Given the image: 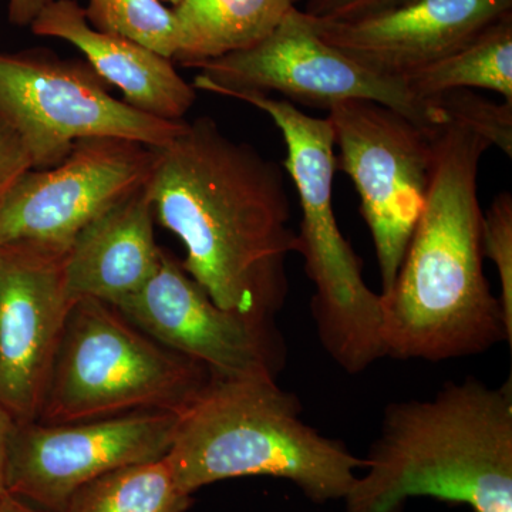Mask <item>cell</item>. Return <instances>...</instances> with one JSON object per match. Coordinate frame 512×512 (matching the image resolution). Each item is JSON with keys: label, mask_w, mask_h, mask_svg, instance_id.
Wrapping results in <instances>:
<instances>
[{"label": "cell", "mask_w": 512, "mask_h": 512, "mask_svg": "<svg viewBox=\"0 0 512 512\" xmlns=\"http://www.w3.org/2000/svg\"><path fill=\"white\" fill-rule=\"evenodd\" d=\"M291 2L293 3V5L296 6V3H299V2H306V3H308L309 0H291Z\"/></svg>", "instance_id": "29"}, {"label": "cell", "mask_w": 512, "mask_h": 512, "mask_svg": "<svg viewBox=\"0 0 512 512\" xmlns=\"http://www.w3.org/2000/svg\"><path fill=\"white\" fill-rule=\"evenodd\" d=\"M0 121L19 138L35 170L62 163L87 138L163 148L185 123L134 109L110 93L86 60L62 59L45 49L0 52Z\"/></svg>", "instance_id": "7"}, {"label": "cell", "mask_w": 512, "mask_h": 512, "mask_svg": "<svg viewBox=\"0 0 512 512\" xmlns=\"http://www.w3.org/2000/svg\"><path fill=\"white\" fill-rule=\"evenodd\" d=\"M0 512H47L42 508L35 507L28 503V501L22 500V498L15 497V495L9 494L6 491L5 494L0 497Z\"/></svg>", "instance_id": "27"}, {"label": "cell", "mask_w": 512, "mask_h": 512, "mask_svg": "<svg viewBox=\"0 0 512 512\" xmlns=\"http://www.w3.org/2000/svg\"><path fill=\"white\" fill-rule=\"evenodd\" d=\"M53 0H9L8 13L12 25L30 26L40 12Z\"/></svg>", "instance_id": "25"}, {"label": "cell", "mask_w": 512, "mask_h": 512, "mask_svg": "<svg viewBox=\"0 0 512 512\" xmlns=\"http://www.w3.org/2000/svg\"><path fill=\"white\" fill-rule=\"evenodd\" d=\"M214 375L96 299L74 303L39 419L63 424L137 412L184 413Z\"/></svg>", "instance_id": "6"}, {"label": "cell", "mask_w": 512, "mask_h": 512, "mask_svg": "<svg viewBox=\"0 0 512 512\" xmlns=\"http://www.w3.org/2000/svg\"><path fill=\"white\" fill-rule=\"evenodd\" d=\"M146 190L156 220L183 242L185 272L215 305L271 320L298 252L281 167L200 117L156 148Z\"/></svg>", "instance_id": "1"}, {"label": "cell", "mask_w": 512, "mask_h": 512, "mask_svg": "<svg viewBox=\"0 0 512 512\" xmlns=\"http://www.w3.org/2000/svg\"><path fill=\"white\" fill-rule=\"evenodd\" d=\"M64 256L28 244L0 247V407L15 423L39 419L74 305Z\"/></svg>", "instance_id": "13"}, {"label": "cell", "mask_w": 512, "mask_h": 512, "mask_svg": "<svg viewBox=\"0 0 512 512\" xmlns=\"http://www.w3.org/2000/svg\"><path fill=\"white\" fill-rule=\"evenodd\" d=\"M146 185L128 195L77 235L64 256V284L74 303L96 299L113 305L140 291L163 258L154 234Z\"/></svg>", "instance_id": "16"}, {"label": "cell", "mask_w": 512, "mask_h": 512, "mask_svg": "<svg viewBox=\"0 0 512 512\" xmlns=\"http://www.w3.org/2000/svg\"><path fill=\"white\" fill-rule=\"evenodd\" d=\"M301 413L274 377H214L178 419L165 456L175 484L192 495L229 478L266 476L291 481L313 503L343 501L365 458L322 436Z\"/></svg>", "instance_id": "4"}, {"label": "cell", "mask_w": 512, "mask_h": 512, "mask_svg": "<svg viewBox=\"0 0 512 512\" xmlns=\"http://www.w3.org/2000/svg\"><path fill=\"white\" fill-rule=\"evenodd\" d=\"M84 13L100 32L127 37L167 59L177 55V19L173 8L160 0H89Z\"/></svg>", "instance_id": "20"}, {"label": "cell", "mask_w": 512, "mask_h": 512, "mask_svg": "<svg viewBox=\"0 0 512 512\" xmlns=\"http://www.w3.org/2000/svg\"><path fill=\"white\" fill-rule=\"evenodd\" d=\"M194 67L201 73L192 87L220 96L278 92L296 103L322 109L367 100L397 111L420 127L434 130L447 123L434 99H420L403 80L360 66L325 42L311 18L296 6L258 45Z\"/></svg>", "instance_id": "8"}, {"label": "cell", "mask_w": 512, "mask_h": 512, "mask_svg": "<svg viewBox=\"0 0 512 512\" xmlns=\"http://www.w3.org/2000/svg\"><path fill=\"white\" fill-rule=\"evenodd\" d=\"M512 12V0H406L350 20L311 18L329 45L380 76L403 80Z\"/></svg>", "instance_id": "14"}, {"label": "cell", "mask_w": 512, "mask_h": 512, "mask_svg": "<svg viewBox=\"0 0 512 512\" xmlns=\"http://www.w3.org/2000/svg\"><path fill=\"white\" fill-rule=\"evenodd\" d=\"M30 29L36 36L77 47L100 79L117 87L127 104L148 116L183 121L197 100V90L185 82L173 60L127 37L92 28L76 0H53Z\"/></svg>", "instance_id": "15"}, {"label": "cell", "mask_w": 512, "mask_h": 512, "mask_svg": "<svg viewBox=\"0 0 512 512\" xmlns=\"http://www.w3.org/2000/svg\"><path fill=\"white\" fill-rule=\"evenodd\" d=\"M160 2H163L164 5H170L171 8H175V6L180 5V3H183L184 0H160Z\"/></svg>", "instance_id": "28"}, {"label": "cell", "mask_w": 512, "mask_h": 512, "mask_svg": "<svg viewBox=\"0 0 512 512\" xmlns=\"http://www.w3.org/2000/svg\"><path fill=\"white\" fill-rule=\"evenodd\" d=\"M227 97L264 111L286 144L285 167L301 204L298 252L315 285L312 315L323 348L350 375L384 355L382 302L363 279V262L340 231L333 211L336 147L328 119L308 116L288 100L265 93L232 92Z\"/></svg>", "instance_id": "5"}, {"label": "cell", "mask_w": 512, "mask_h": 512, "mask_svg": "<svg viewBox=\"0 0 512 512\" xmlns=\"http://www.w3.org/2000/svg\"><path fill=\"white\" fill-rule=\"evenodd\" d=\"M336 167L349 175L360 198L379 264L382 293L389 292L419 221L434 164L439 128H424L389 107L350 100L329 107Z\"/></svg>", "instance_id": "9"}, {"label": "cell", "mask_w": 512, "mask_h": 512, "mask_svg": "<svg viewBox=\"0 0 512 512\" xmlns=\"http://www.w3.org/2000/svg\"><path fill=\"white\" fill-rule=\"evenodd\" d=\"M490 147L453 121L436 131L423 211L392 288L380 295L384 355L441 362L511 345L481 252L477 175Z\"/></svg>", "instance_id": "2"}, {"label": "cell", "mask_w": 512, "mask_h": 512, "mask_svg": "<svg viewBox=\"0 0 512 512\" xmlns=\"http://www.w3.org/2000/svg\"><path fill=\"white\" fill-rule=\"evenodd\" d=\"M481 252L490 259L500 278V303L512 335V195L501 192L483 214Z\"/></svg>", "instance_id": "22"}, {"label": "cell", "mask_w": 512, "mask_h": 512, "mask_svg": "<svg viewBox=\"0 0 512 512\" xmlns=\"http://www.w3.org/2000/svg\"><path fill=\"white\" fill-rule=\"evenodd\" d=\"M403 82L423 100L453 90L485 89L512 101V12Z\"/></svg>", "instance_id": "18"}, {"label": "cell", "mask_w": 512, "mask_h": 512, "mask_svg": "<svg viewBox=\"0 0 512 512\" xmlns=\"http://www.w3.org/2000/svg\"><path fill=\"white\" fill-rule=\"evenodd\" d=\"M156 148L123 138H87L62 163L29 168L0 198V247L28 244L67 254L90 222L143 188Z\"/></svg>", "instance_id": "10"}, {"label": "cell", "mask_w": 512, "mask_h": 512, "mask_svg": "<svg viewBox=\"0 0 512 512\" xmlns=\"http://www.w3.org/2000/svg\"><path fill=\"white\" fill-rule=\"evenodd\" d=\"M433 99L447 121L470 128L512 157V101L495 103L471 90H453Z\"/></svg>", "instance_id": "21"}, {"label": "cell", "mask_w": 512, "mask_h": 512, "mask_svg": "<svg viewBox=\"0 0 512 512\" xmlns=\"http://www.w3.org/2000/svg\"><path fill=\"white\" fill-rule=\"evenodd\" d=\"M343 498L345 512H404L412 498L512 512V383L468 377L429 400L393 403Z\"/></svg>", "instance_id": "3"}, {"label": "cell", "mask_w": 512, "mask_h": 512, "mask_svg": "<svg viewBox=\"0 0 512 512\" xmlns=\"http://www.w3.org/2000/svg\"><path fill=\"white\" fill-rule=\"evenodd\" d=\"M293 6L291 0H184L173 8L180 36L173 62L194 67L251 49Z\"/></svg>", "instance_id": "17"}, {"label": "cell", "mask_w": 512, "mask_h": 512, "mask_svg": "<svg viewBox=\"0 0 512 512\" xmlns=\"http://www.w3.org/2000/svg\"><path fill=\"white\" fill-rule=\"evenodd\" d=\"M13 424L12 416L0 407V497L6 493V458Z\"/></svg>", "instance_id": "26"}, {"label": "cell", "mask_w": 512, "mask_h": 512, "mask_svg": "<svg viewBox=\"0 0 512 512\" xmlns=\"http://www.w3.org/2000/svg\"><path fill=\"white\" fill-rule=\"evenodd\" d=\"M111 306L160 345L208 367L214 377L276 379L282 365L284 352L271 320L224 311L167 252L140 291Z\"/></svg>", "instance_id": "12"}, {"label": "cell", "mask_w": 512, "mask_h": 512, "mask_svg": "<svg viewBox=\"0 0 512 512\" xmlns=\"http://www.w3.org/2000/svg\"><path fill=\"white\" fill-rule=\"evenodd\" d=\"M165 457L110 471L74 493L64 512H187Z\"/></svg>", "instance_id": "19"}, {"label": "cell", "mask_w": 512, "mask_h": 512, "mask_svg": "<svg viewBox=\"0 0 512 512\" xmlns=\"http://www.w3.org/2000/svg\"><path fill=\"white\" fill-rule=\"evenodd\" d=\"M30 168V161L19 138L0 121V198L10 184Z\"/></svg>", "instance_id": "24"}, {"label": "cell", "mask_w": 512, "mask_h": 512, "mask_svg": "<svg viewBox=\"0 0 512 512\" xmlns=\"http://www.w3.org/2000/svg\"><path fill=\"white\" fill-rule=\"evenodd\" d=\"M178 419L175 413L137 412L79 423H15L6 491L47 512H64L90 481L167 456Z\"/></svg>", "instance_id": "11"}, {"label": "cell", "mask_w": 512, "mask_h": 512, "mask_svg": "<svg viewBox=\"0 0 512 512\" xmlns=\"http://www.w3.org/2000/svg\"><path fill=\"white\" fill-rule=\"evenodd\" d=\"M406 0H309L303 12L322 20H350L393 8Z\"/></svg>", "instance_id": "23"}]
</instances>
